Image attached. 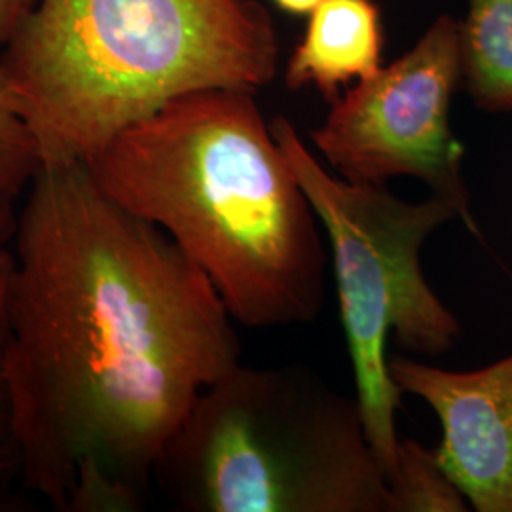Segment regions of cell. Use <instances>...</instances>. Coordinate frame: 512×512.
Masks as SVG:
<instances>
[{
	"label": "cell",
	"mask_w": 512,
	"mask_h": 512,
	"mask_svg": "<svg viewBox=\"0 0 512 512\" xmlns=\"http://www.w3.org/2000/svg\"><path fill=\"white\" fill-rule=\"evenodd\" d=\"M275 6L289 14V16H296V18H302V16H310L311 12L323 2V0H272Z\"/></svg>",
	"instance_id": "cell-15"
},
{
	"label": "cell",
	"mask_w": 512,
	"mask_h": 512,
	"mask_svg": "<svg viewBox=\"0 0 512 512\" xmlns=\"http://www.w3.org/2000/svg\"><path fill=\"white\" fill-rule=\"evenodd\" d=\"M270 126L329 241L355 397L387 478L401 442L403 391L389 374L385 344L393 332L404 349L439 357L461 338L458 317L421 270L423 243L458 217L433 194L408 202L385 184L349 183L319 162L287 116Z\"/></svg>",
	"instance_id": "cell-5"
},
{
	"label": "cell",
	"mask_w": 512,
	"mask_h": 512,
	"mask_svg": "<svg viewBox=\"0 0 512 512\" xmlns=\"http://www.w3.org/2000/svg\"><path fill=\"white\" fill-rule=\"evenodd\" d=\"M384 19L376 0H323L285 67L289 90L313 88L336 101L382 67Z\"/></svg>",
	"instance_id": "cell-8"
},
{
	"label": "cell",
	"mask_w": 512,
	"mask_h": 512,
	"mask_svg": "<svg viewBox=\"0 0 512 512\" xmlns=\"http://www.w3.org/2000/svg\"><path fill=\"white\" fill-rule=\"evenodd\" d=\"M2 63L40 164L88 162L173 99L268 86L279 38L258 0H35Z\"/></svg>",
	"instance_id": "cell-3"
},
{
	"label": "cell",
	"mask_w": 512,
	"mask_h": 512,
	"mask_svg": "<svg viewBox=\"0 0 512 512\" xmlns=\"http://www.w3.org/2000/svg\"><path fill=\"white\" fill-rule=\"evenodd\" d=\"M391 512H465L467 497L442 465L437 448L401 439L387 475Z\"/></svg>",
	"instance_id": "cell-10"
},
{
	"label": "cell",
	"mask_w": 512,
	"mask_h": 512,
	"mask_svg": "<svg viewBox=\"0 0 512 512\" xmlns=\"http://www.w3.org/2000/svg\"><path fill=\"white\" fill-rule=\"evenodd\" d=\"M8 380L25 488L59 512L141 511L165 444L239 365L234 319L86 162L40 164L12 239Z\"/></svg>",
	"instance_id": "cell-1"
},
{
	"label": "cell",
	"mask_w": 512,
	"mask_h": 512,
	"mask_svg": "<svg viewBox=\"0 0 512 512\" xmlns=\"http://www.w3.org/2000/svg\"><path fill=\"white\" fill-rule=\"evenodd\" d=\"M389 374L439 418L437 454L469 505L512 512V355L465 372L397 357Z\"/></svg>",
	"instance_id": "cell-7"
},
{
	"label": "cell",
	"mask_w": 512,
	"mask_h": 512,
	"mask_svg": "<svg viewBox=\"0 0 512 512\" xmlns=\"http://www.w3.org/2000/svg\"><path fill=\"white\" fill-rule=\"evenodd\" d=\"M86 164L114 202L175 241L239 325H310L325 310V232L255 92L173 99Z\"/></svg>",
	"instance_id": "cell-2"
},
{
	"label": "cell",
	"mask_w": 512,
	"mask_h": 512,
	"mask_svg": "<svg viewBox=\"0 0 512 512\" xmlns=\"http://www.w3.org/2000/svg\"><path fill=\"white\" fill-rule=\"evenodd\" d=\"M12 272V247L0 245V512L19 511L27 503V495H31L25 488L23 454L8 380Z\"/></svg>",
	"instance_id": "cell-11"
},
{
	"label": "cell",
	"mask_w": 512,
	"mask_h": 512,
	"mask_svg": "<svg viewBox=\"0 0 512 512\" xmlns=\"http://www.w3.org/2000/svg\"><path fill=\"white\" fill-rule=\"evenodd\" d=\"M16 224H18V213L14 211V202L0 200V245H12Z\"/></svg>",
	"instance_id": "cell-14"
},
{
	"label": "cell",
	"mask_w": 512,
	"mask_h": 512,
	"mask_svg": "<svg viewBox=\"0 0 512 512\" xmlns=\"http://www.w3.org/2000/svg\"><path fill=\"white\" fill-rule=\"evenodd\" d=\"M35 0H0V42L4 44L14 33L21 18L29 12Z\"/></svg>",
	"instance_id": "cell-13"
},
{
	"label": "cell",
	"mask_w": 512,
	"mask_h": 512,
	"mask_svg": "<svg viewBox=\"0 0 512 512\" xmlns=\"http://www.w3.org/2000/svg\"><path fill=\"white\" fill-rule=\"evenodd\" d=\"M154 478L188 512H391L357 397L306 366L239 363L205 387Z\"/></svg>",
	"instance_id": "cell-4"
},
{
	"label": "cell",
	"mask_w": 512,
	"mask_h": 512,
	"mask_svg": "<svg viewBox=\"0 0 512 512\" xmlns=\"http://www.w3.org/2000/svg\"><path fill=\"white\" fill-rule=\"evenodd\" d=\"M40 167L37 141L14 107L0 42V200L16 202Z\"/></svg>",
	"instance_id": "cell-12"
},
{
	"label": "cell",
	"mask_w": 512,
	"mask_h": 512,
	"mask_svg": "<svg viewBox=\"0 0 512 512\" xmlns=\"http://www.w3.org/2000/svg\"><path fill=\"white\" fill-rule=\"evenodd\" d=\"M459 48L461 84L476 109L512 112V0H467Z\"/></svg>",
	"instance_id": "cell-9"
},
{
	"label": "cell",
	"mask_w": 512,
	"mask_h": 512,
	"mask_svg": "<svg viewBox=\"0 0 512 512\" xmlns=\"http://www.w3.org/2000/svg\"><path fill=\"white\" fill-rule=\"evenodd\" d=\"M461 80L459 19L440 14L406 54L332 101L311 143L349 183L418 179L482 241L463 173L465 148L450 124Z\"/></svg>",
	"instance_id": "cell-6"
}]
</instances>
